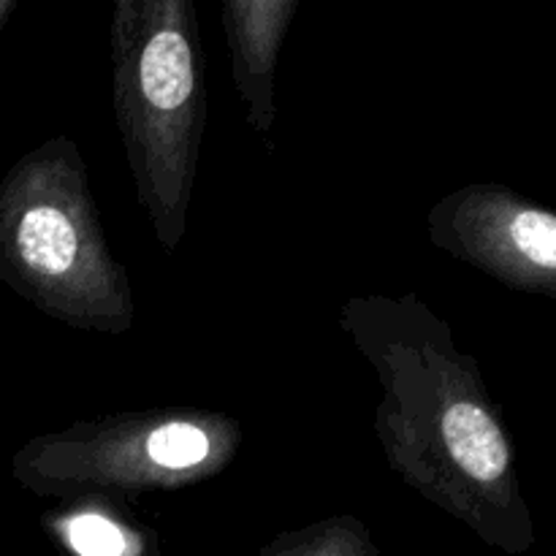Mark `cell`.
Instances as JSON below:
<instances>
[{
	"instance_id": "6da1fadb",
	"label": "cell",
	"mask_w": 556,
	"mask_h": 556,
	"mask_svg": "<svg viewBox=\"0 0 556 556\" xmlns=\"http://www.w3.org/2000/svg\"><path fill=\"white\" fill-rule=\"evenodd\" d=\"M340 329L380 383L375 438L400 481L492 546L530 548L535 525L516 448L451 326L407 293L348 299Z\"/></svg>"
},
{
	"instance_id": "7a4b0ae2",
	"label": "cell",
	"mask_w": 556,
	"mask_h": 556,
	"mask_svg": "<svg viewBox=\"0 0 556 556\" xmlns=\"http://www.w3.org/2000/svg\"><path fill=\"white\" fill-rule=\"evenodd\" d=\"M112 96L136 195L163 253L188 233L206 128L193 0H117L109 25Z\"/></svg>"
},
{
	"instance_id": "3957f363",
	"label": "cell",
	"mask_w": 556,
	"mask_h": 556,
	"mask_svg": "<svg viewBox=\"0 0 556 556\" xmlns=\"http://www.w3.org/2000/svg\"><path fill=\"white\" fill-rule=\"evenodd\" d=\"M0 282L58 324L125 334L136 304L68 136L25 152L0 179Z\"/></svg>"
},
{
	"instance_id": "277c9868",
	"label": "cell",
	"mask_w": 556,
	"mask_h": 556,
	"mask_svg": "<svg viewBox=\"0 0 556 556\" xmlns=\"http://www.w3.org/2000/svg\"><path fill=\"white\" fill-rule=\"evenodd\" d=\"M237 418L195 407L114 413L27 440L11 459L16 483L36 497H136L220 476L237 456Z\"/></svg>"
},
{
	"instance_id": "5b68a950",
	"label": "cell",
	"mask_w": 556,
	"mask_h": 556,
	"mask_svg": "<svg viewBox=\"0 0 556 556\" xmlns=\"http://www.w3.org/2000/svg\"><path fill=\"white\" fill-rule=\"evenodd\" d=\"M429 242L510 291L556 299V215L505 185H465L427 215Z\"/></svg>"
},
{
	"instance_id": "8992f818",
	"label": "cell",
	"mask_w": 556,
	"mask_h": 556,
	"mask_svg": "<svg viewBox=\"0 0 556 556\" xmlns=\"http://www.w3.org/2000/svg\"><path fill=\"white\" fill-rule=\"evenodd\" d=\"M299 5V0H226L220 9L233 87L242 98L248 125L269 147L277 117V60Z\"/></svg>"
},
{
	"instance_id": "52a82bcc",
	"label": "cell",
	"mask_w": 556,
	"mask_h": 556,
	"mask_svg": "<svg viewBox=\"0 0 556 556\" xmlns=\"http://www.w3.org/2000/svg\"><path fill=\"white\" fill-rule=\"evenodd\" d=\"M49 519L76 556H134L141 548V532L123 519L117 500H71Z\"/></svg>"
},
{
	"instance_id": "ba28073f",
	"label": "cell",
	"mask_w": 556,
	"mask_h": 556,
	"mask_svg": "<svg viewBox=\"0 0 556 556\" xmlns=\"http://www.w3.org/2000/svg\"><path fill=\"white\" fill-rule=\"evenodd\" d=\"M16 11V0H0V30L9 22V16Z\"/></svg>"
}]
</instances>
